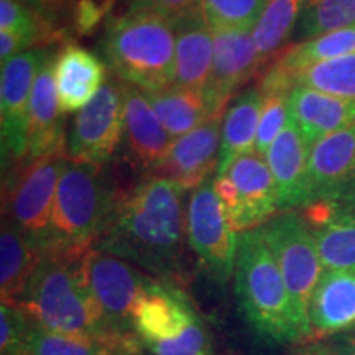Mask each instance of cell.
<instances>
[{"instance_id":"cell-3","label":"cell","mask_w":355,"mask_h":355,"mask_svg":"<svg viewBox=\"0 0 355 355\" xmlns=\"http://www.w3.org/2000/svg\"><path fill=\"white\" fill-rule=\"evenodd\" d=\"M114 76L144 92H157L175 81L176 35L170 21L145 10L110 17L99 43Z\"/></svg>"},{"instance_id":"cell-18","label":"cell","mask_w":355,"mask_h":355,"mask_svg":"<svg viewBox=\"0 0 355 355\" xmlns=\"http://www.w3.org/2000/svg\"><path fill=\"white\" fill-rule=\"evenodd\" d=\"M308 158L309 145L295 119L288 115L286 125L265 155L277 184L279 212L308 206Z\"/></svg>"},{"instance_id":"cell-9","label":"cell","mask_w":355,"mask_h":355,"mask_svg":"<svg viewBox=\"0 0 355 355\" xmlns=\"http://www.w3.org/2000/svg\"><path fill=\"white\" fill-rule=\"evenodd\" d=\"M122 89L114 76L86 107L74 114L66 137V155L74 163L107 165L122 144Z\"/></svg>"},{"instance_id":"cell-12","label":"cell","mask_w":355,"mask_h":355,"mask_svg":"<svg viewBox=\"0 0 355 355\" xmlns=\"http://www.w3.org/2000/svg\"><path fill=\"white\" fill-rule=\"evenodd\" d=\"M316 202L355 207V125L332 133L309 148L308 206Z\"/></svg>"},{"instance_id":"cell-25","label":"cell","mask_w":355,"mask_h":355,"mask_svg":"<svg viewBox=\"0 0 355 355\" xmlns=\"http://www.w3.org/2000/svg\"><path fill=\"white\" fill-rule=\"evenodd\" d=\"M261 107H263V92L260 91V87H248L225 109L224 122H222L219 166L216 176H224L239 157L255 152Z\"/></svg>"},{"instance_id":"cell-30","label":"cell","mask_w":355,"mask_h":355,"mask_svg":"<svg viewBox=\"0 0 355 355\" xmlns=\"http://www.w3.org/2000/svg\"><path fill=\"white\" fill-rule=\"evenodd\" d=\"M293 87L306 86L326 94L355 101V53L308 66L291 79Z\"/></svg>"},{"instance_id":"cell-36","label":"cell","mask_w":355,"mask_h":355,"mask_svg":"<svg viewBox=\"0 0 355 355\" xmlns=\"http://www.w3.org/2000/svg\"><path fill=\"white\" fill-rule=\"evenodd\" d=\"M127 10L152 12L175 25L202 8L201 0H128Z\"/></svg>"},{"instance_id":"cell-16","label":"cell","mask_w":355,"mask_h":355,"mask_svg":"<svg viewBox=\"0 0 355 355\" xmlns=\"http://www.w3.org/2000/svg\"><path fill=\"white\" fill-rule=\"evenodd\" d=\"M214 60L206 97L214 112L227 109L235 89L245 84L265 64L254 40V30H212Z\"/></svg>"},{"instance_id":"cell-20","label":"cell","mask_w":355,"mask_h":355,"mask_svg":"<svg viewBox=\"0 0 355 355\" xmlns=\"http://www.w3.org/2000/svg\"><path fill=\"white\" fill-rule=\"evenodd\" d=\"M309 343L355 331V272H324L309 304Z\"/></svg>"},{"instance_id":"cell-34","label":"cell","mask_w":355,"mask_h":355,"mask_svg":"<svg viewBox=\"0 0 355 355\" xmlns=\"http://www.w3.org/2000/svg\"><path fill=\"white\" fill-rule=\"evenodd\" d=\"M32 319L17 304L0 306V355H24Z\"/></svg>"},{"instance_id":"cell-26","label":"cell","mask_w":355,"mask_h":355,"mask_svg":"<svg viewBox=\"0 0 355 355\" xmlns=\"http://www.w3.org/2000/svg\"><path fill=\"white\" fill-rule=\"evenodd\" d=\"M33 322V321H32ZM137 337H86L61 334L32 324L24 355H141Z\"/></svg>"},{"instance_id":"cell-1","label":"cell","mask_w":355,"mask_h":355,"mask_svg":"<svg viewBox=\"0 0 355 355\" xmlns=\"http://www.w3.org/2000/svg\"><path fill=\"white\" fill-rule=\"evenodd\" d=\"M186 191L166 178L150 176L123 196L96 250L135 265L155 279L186 282Z\"/></svg>"},{"instance_id":"cell-22","label":"cell","mask_w":355,"mask_h":355,"mask_svg":"<svg viewBox=\"0 0 355 355\" xmlns=\"http://www.w3.org/2000/svg\"><path fill=\"white\" fill-rule=\"evenodd\" d=\"M288 109L309 148L332 133L355 125V101L306 86L293 87Z\"/></svg>"},{"instance_id":"cell-21","label":"cell","mask_w":355,"mask_h":355,"mask_svg":"<svg viewBox=\"0 0 355 355\" xmlns=\"http://www.w3.org/2000/svg\"><path fill=\"white\" fill-rule=\"evenodd\" d=\"M53 74L63 114L86 107L107 81L104 63L76 42H66L56 53Z\"/></svg>"},{"instance_id":"cell-11","label":"cell","mask_w":355,"mask_h":355,"mask_svg":"<svg viewBox=\"0 0 355 355\" xmlns=\"http://www.w3.org/2000/svg\"><path fill=\"white\" fill-rule=\"evenodd\" d=\"M86 275L110 329L121 337H137L133 313L153 277L96 248H89L86 254Z\"/></svg>"},{"instance_id":"cell-7","label":"cell","mask_w":355,"mask_h":355,"mask_svg":"<svg viewBox=\"0 0 355 355\" xmlns=\"http://www.w3.org/2000/svg\"><path fill=\"white\" fill-rule=\"evenodd\" d=\"M259 229L277 260L290 293L293 309L306 336V343H309V304L326 270L319 259L308 220L300 209L283 211Z\"/></svg>"},{"instance_id":"cell-33","label":"cell","mask_w":355,"mask_h":355,"mask_svg":"<svg viewBox=\"0 0 355 355\" xmlns=\"http://www.w3.org/2000/svg\"><path fill=\"white\" fill-rule=\"evenodd\" d=\"M290 92H270L263 94V107H261L259 130H257L255 152L265 157L270 146L286 125L290 109H288Z\"/></svg>"},{"instance_id":"cell-35","label":"cell","mask_w":355,"mask_h":355,"mask_svg":"<svg viewBox=\"0 0 355 355\" xmlns=\"http://www.w3.org/2000/svg\"><path fill=\"white\" fill-rule=\"evenodd\" d=\"M55 32L68 33L78 0H19Z\"/></svg>"},{"instance_id":"cell-17","label":"cell","mask_w":355,"mask_h":355,"mask_svg":"<svg viewBox=\"0 0 355 355\" xmlns=\"http://www.w3.org/2000/svg\"><path fill=\"white\" fill-rule=\"evenodd\" d=\"M224 115L225 109L219 110L194 130L173 141L168 158L155 176L166 178L184 191L196 189L212 175L216 176Z\"/></svg>"},{"instance_id":"cell-6","label":"cell","mask_w":355,"mask_h":355,"mask_svg":"<svg viewBox=\"0 0 355 355\" xmlns=\"http://www.w3.org/2000/svg\"><path fill=\"white\" fill-rule=\"evenodd\" d=\"M69 158L66 140L35 159H21L8 166L3 178L2 219L44 252L50 232L56 189Z\"/></svg>"},{"instance_id":"cell-37","label":"cell","mask_w":355,"mask_h":355,"mask_svg":"<svg viewBox=\"0 0 355 355\" xmlns=\"http://www.w3.org/2000/svg\"><path fill=\"white\" fill-rule=\"evenodd\" d=\"M114 0H78L74 7L71 30L78 37L92 33L109 15Z\"/></svg>"},{"instance_id":"cell-31","label":"cell","mask_w":355,"mask_h":355,"mask_svg":"<svg viewBox=\"0 0 355 355\" xmlns=\"http://www.w3.org/2000/svg\"><path fill=\"white\" fill-rule=\"evenodd\" d=\"M349 26H355V0H308L293 35L301 43Z\"/></svg>"},{"instance_id":"cell-13","label":"cell","mask_w":355,"mask_h":355,"mask_svg":"<svg viewBox=\"0 0 355 355\" xmlns=\"http://www.w3.org/2000/svg\"><path fill=\"white\" fill-rule=\"evenodd\" d=\"M121 81V79H119ZM123 102V158L133 170L155 176L168 158L173 137L159 122L145 92L121 81Z\"/></svg>"},{"instance_id":"cell-23","label":"cell","mask_w":355,"mask_h":355,"mask_svg":"<svg viewBox=\"0 0 355 355\" xmlns=\"http://www.w3.org/2000/svg\"><path fill=\"white\" fill-rule=\"evenodd\" d=\"M173 26L176 35L173 86L206 91L214 60L212 28L204 19L202 10Z\"/></svg>"},{"instance_id":"cell-27","label":"cell","mask_w":355,"mask_h":355,"mask_svg":"<svg viewBox=\"0 0 355 355\" xmlns=\"http://www.w3.org/2000/svg\"><path fill=\"white\" fill-rule=\"evenodd\" d=\"M43 252L15 225L2 219L0 230V295L2 303L17 304L21 298Z\"/></svg>"},{"instance_id":"cell-28","label":"cell","mask_w":355,"mask_h":355,"mask_svg":"<svg viewBox=\"0 0 355 355\" xmlns=\"http://www.w3.org/2000/svg\"><path fill=\"white\" fill-rule=\"evenodd\" d=\"M145 96L173 140L194 130L216 114L204 91L171 86L163 91L145 92Z\"/></svg>"},{"instance_id":"cell-19","label":"cell","mask_w":355,"mask_h":355,"mask_svg":"<svg viewBox=\"0 0 355 355\" xmlns=\"http://www.w3.org/2000/svg\"><path fill=\"white\" fill-rule=\"evenodd\" d=\"M300 211L316 241L324 270L355 272V207L316 202Z\"/></svg>"},{"instance_id":"cell-8","label":"cell","mask_w":355,"mask_h":355,"mask_svg":"<svg viewBox=\"0 0 355 355\" xmlns=\"http://www.w3.org/2000/svg\"><path fill=\"white\" fill-rule=\"evenodd\" d=\"M186 235L204 272L225 285L235 272L239 234L230 227L214 188V178L193 189L186 206Z\"/></svg>"},{"instance_id":"cell-24","label":"cell","mask_w":355,"mask_h":355,"mask_svg":"<svg viewBox=\"0 0 355 355\" xmlns=\"http://www.w3.org/2000/svg\"><path fill=\"white\" fill-rule=\"evenodd\" d=\"M55 55L56 53H50L33 84L28 107V152L24 159L43 157L66 140L53 74Z\"/></svg>"},{"instance_id":"cell-39","label":"cell","mask_w":355,"mask_h":355,"mask_svg":"<svg viewBox=\"0 0 355 355\" xmlns=\"http://www.w3.org/2000/svg\"><path fill=\"white\" fill-rule=\"evenodd\" d=\"M293 355H343L334 343H322V340H316V343L306 344L304 347L296 350Z\"/></svg>"},{"instance_id":"cell-38","label":"cell","mask_w":355,"mask_h":355,"mask_svg":"<svg viewBox=\"0 0 355 355\" xmlns=\"http://www.w3.org/2000/svg\"><path fill=\"white\" fill-rule=\"evenodd\" d=\"M32 48H35L32 42L21 37V35L0 32V61H2V64L8 63L12 58L26 50H32Z\"/></svg>"},{"instance_id":"cell-2","label":"cell","mask_w":355,"mask_h":355,"mask_svg":"<svg viewBox=\"0 0 355 355\" xmlns=\"http://www.w3.org/2000/svg\"><path fill=\"white\" fill-rule=\"evenodd\" d=\"M87 250L44 252L17 306L35 324L61 334L121 337L110 329L86 275Z\"/></svg>"},{"instance_id":"cell-15","label":"cell","mask_w":355,"mask_h":355,"mask_svg":"<svg viewBox=\"0 0 355 355\" xmlns=\"http://www.w3.org/2000/svg\"><path fill=\"white\" fill-rule=\"evenodd\" d=\"M237 189V204L225 214L235 234L259 229L279 212L277 184L260 153L239 157L225 173Z\"/></svg>"},{"instance_id":"cell-29","label":"cell","mask_w":355,"mask_h":355,"mask_svg":"<svg viewBox=\"0 0 355 355\" xmlns=\"http://www.w3.org/2000/svg\"><path fill=\"white\" fill-rule=\"evenodd\" d=\"M306 3L308 0H268L254 28L255 44L265 63L295 33Z\"/></svg>"},{"instance_id":"cell-40","label":"cell","mask_w":355,"mask_h":355,"mask_svg":"<svg viewBox=\"0 0 355 355\" xmlns=\"http://www.w3.org/2000/svg\"><path fill=\"white\" fill-rule=\"evenodd\" d=\"M334 344L343 352V355H355V331L337 336V340H334Z\"/></svg>"},{"instance_id":"cell-14","label":"cell","mask_w":355,"mask_h":355,"mask_svg":"<svg viewBox=\"0 0 355 355\" xmlns=\"http://www.w3.org/2000/svg\"><path fill=\"white\" fill-rule=\"evenodd\" d=\"M201 316L181 286L152 279L133 313V332L141 345L176 340Z\"/></svg>"},{"instance_id":"cell-32","label":"cell","mask_w":355,"mask_h":355,"mask_svg":"<svg viewBox=\"0 0 355 355\" xmlns=\"http://www.w3.org/2000/svg\"><path fill=\"white\" fill-rule=\"evenodd\" d=\"M268 0H201L212 30H254Z\"/></svg>"},{"instance_id":"cell-10","label":"cell","mask_w":355,"mask_h":355,"mask_svg":"<svg viewBox=\"0 0 355 355\" xmlns=\"http://www.w3.org/2000/svg\"><path fill=\"white\" fill-rule=\"evenodd\" d=\"M50 53V48H32L2 64L0 133H2L3 170L21 162L28 152L30 97L40 69Z\"/></svg>"},{"instance_id":"cell-4","label":"cell","mask_w":355,"mask_h":355,"mask_svg":"<svg viewBox=\"0 0 355 355\" xmlns=\"http://www.w3.org/2000/svg\"><path fill=\"white\" fill-rule=\"evenodd\" d=\"M234 290L242 314L260 336L278 344L306 343L285 279L260 229L239 234Z\"/></svg>"},{"instance_id":"cell-5","label":"cell","mask_w":355,"mask_h":355,"mask_svg":"<svg viewBox=\"0 0 355 355\" xmlns=\"http://www.w3.org/2000/svg\"><path fill=\"white\" fill-rule=\"evenodd\" d=\"M122 196L105 165L68 162L58 183L44 252H81L94 247Z\"/></svg>"}]
</instances>
